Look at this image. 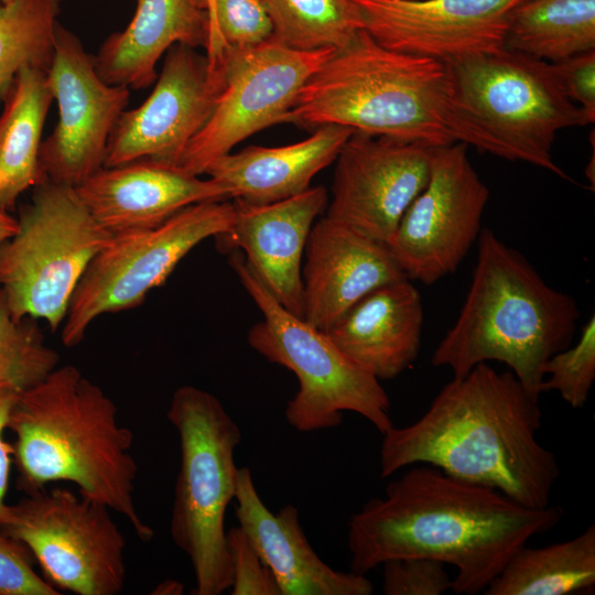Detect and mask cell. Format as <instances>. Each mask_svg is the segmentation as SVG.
<instances>
[{
	"mask_svg": "<svg viewBox=\"0 0 595 595\" xmlns=\"http://www.w3.org/2000/svg\"><path fill=\"white\" fill-rule=\"evenodd\" d=\"M226 545L231 566V595H281L272 572L239 526L226 531Z\"/></svg>",
	"mask_w": 595,
	"mask_h": 595,
	"instance_id": "cell-34",
	"label": "cell"
},
{
	"mask_svg": "<svg viewBox=\"0 0 595 595\" xmlns=\"http://www.w3.org/2000/svg\"><path fill=\"white\" fill-rule=\"evenodd\" d=\"M61 0L0 1V104L23 68L47 72Z\"/></svg>",
	"mask_w": 595,
	"mask_h": 595,
	"instance_id": "cell-28",
	"label": "cell"
},
{
	"mask_svg": "<svg viewBox=\"0 0 595 595\" xmlns=\"http://www.w3.org/2000/svg\"><path fill=\"white\" fill-rule=\"evenodd\" d=\"M541 390L558 391L572 408H583L595 380V316L572 347L555 353L544 366Z\"/></svg>",
	"mask_w": 595,
	"mask_h": 595,
	"instance_id": "cell-31",
	"label": "cell"
},
{
	"mask_svg": "<svg viewBox=\"0 0 595 595\" xmlns=\"http://www.w3.org/2000/svg\"><path fill=\"white\" fill-rule=\"evenodd\" d=\"M54 101L46 72L23 68L0 115V210L9 213L22 193L44 181L40 148L44 122Z\"/></svg>",
	"mask_w": 595,
	"mask_h": 595,
	"instance_id": "cell-25",
	"label": "cell"
},
{
	"mask_svg": "<svg viewBox=\"0 0 595 595\" xmlns=\"http://www.w3.org/2000/svg\"><path fill=\"white\" fill-rule=\"evenodd\" d=\"M229 263L262 314L248 332L249 345L269 361L291 370L299 390L288 402L285 419L299 432L340 424L344 411L367 419L381 434L392 426L390 400L379 380L329 338L281 305L235 251Z\"/></svg>",
	"mask_w": 595,
	"mask_h": 595,
	"instance_id": "cell-8",
	"label": "cell"
},
{
	"mask_svg": "<svg viewBox=\"0 0 595 595\" xmlns=\"http://www.w3.org/2000/svg\"><path fill=\"white\" fill-rule=\"evenodd\" d=\"M541 419L539 400L511 371L480 363L446 383L415 422L382 434L380 476L428 464L545 508L560 466L538 441Z\"/></svg>",
	"mask_w": 595,
	"mask_h": 595,
	"instance_id": "cell-2",
	"label": "cell"
},
{
	"mask_svg": "<svg viewBox=\"0 0 595 595\" xmlns=\"http://www.w3.org/2000/svg\"><path fill=\"white\" fill-rule=\"evenodd\" d=\"M560 506L529 508L497 489L423 464L391 480L348 521L350 571L366 574L399 558H426L456 569L455 594L488 587L508 560L562 519Z\"/></svg>",
	"mask_w": 595,
	"mask_h": 595,
	"instance_id": "cell-1",
	"label": "cell"
},
{
	"mask_svg": "<svg viewBox=\"0 0 595 595\" xmlns=\"http://www.w3.org/2000/svg\"><path fill=\"white\" fill-rule=\"evenodd\" d=\"M74 188L112 235L158 226L194 204L230 199L219 182L152 160L104 166Z\"/></svg>",
	"mask_w": 595,
	"mask_h": 595,
	"instance_id": "cell-20",
	"label": "cell"
},
{
	"mask_svg": "<svg viewBox=\"0 0 595 595\" xmlns=\"http://www.w3.org/2000/svg\"><path fill=\"white\" fill-rule=\"evenodd\" d=\"M423 320L421 295L403 279L366 294L326 333L354 363L378 380H389L416 359Z\"/></svg>",
	"mask_w": 595,
	"mask_h": 595,
	"instance_id": "cell-22",
	"label": "cell"
},
{
	"mask_svg": "<svg viewBox=\"0 0 595 595\" xmlns=\"http://www.w3.org/2000/svg\"><path fill=\"white\" fill-rule=\"evenodd\" d=\"M444 63L398 52L365 29L334 48L301 88L285 123L340 126L429 147L453 143Z\"/></svg>",
	"mask_w": 595,
	"mask_h": 595,
	"instance_id": "cell-5",
	"label": "cell"
},
{
	"mask_svg": "<svg viewBox=\"0 0 595 595\" xmlns=\"http://www.w3.org/2000/svg\"><path fill=\"white\" fill-rule=\"evenodd\" d=\"M595 586V526L567 541L520 548L486 595H567Z\"/></svg>",
	"mask_w": 595,
	"mask_h": 595,
	"instance_id": "cell-26",
	"label": "cell"
},
{
	"mask_svg": "<svg viewBox=\"0 0 595 595\" xmlns=\"http://www.w3.org/2000/svg\"><path fill=\"white\" fill-rule=\"evenodd\" d=\"M354 132L324 126L291 144L244 148L216 159L205 174L223 184L230 199L250 204L282 201L306 191L313 177L335 162Z\"/></svg>",
	"mask_w": 595,
	"mask_h": 595,
	"instance_id": "cell-24",
	"label": "cell"
},
{
	"mask_svg": "<svg viewBox=\"0 0 595 595\" xmlns=\"http://www.w3.org/2000/svg\"><path fill=\"white\" fill-rule=\"evenodd\" d=\"M566 96L595 120V50L552 63Z\"/></svg>",
	"mask_w": 595,
	"mask_h": 595,
	"instance_id": "cell-36",
	"label": "cell"
},
{
	"mask_svg": "<svg viewBox=\"0 0 595 595\" xmlns=\"http://www.w3.org/2000/svg\"><path fill=\"white\" fill-rule=\"evenodd\" d=\"M221 87L223 68L215 73L196 48L173 45L149 97L119 117L104 166L139 160L174 165L209 118Z\"/></svg>",
	"mask_w": 595,
	"mask_h": 595,
	"instance_id": "cell-16",
	"label": "cell"
},
{
	"mask_svg": "<svg viewBox=\"0 0 595 595\" xmlns=\"http://www.w3.org/2000/svg\"><path fill=\"white\" fill-rule=\"evenodd\" d=\"M272 37L298 51L337 48L359 30L364 19L353 0H264Z\"/></svg>",
	"mask_w": 595,
	"mask_h": 595,
	"instance_id": "cell-29",
	"label": "cell"
},
{
	"mask_svg": "<svg viewBox=\"0 0 595 595\" xmlns=\"http://www.w3.org/2000/svg\"><path fill=\"white\" fill-rule=\"evenodd\" d=\"M364 29L381 45L442 63L505 47L520 0H353Z\"/></svg>",
	"mask_w": 595,
	"mask_h": 595,
	"instance_id": "cell-17",
	"label": "cell"
},
{
	"mask_svg": "<svg viewBox=\"0 0 595 595\" xmlns=\"http://www.w3.org/2000/svg\"><path fill=\"white\" fill-rule=\"evenodd\" d=\"M18 229L17 218L9 213L0 210V246L14 235Z\"/></svg>",
	"mask_w": 595,
	"mask_h": 595,
	"instance_id": "cell-39",
	"label": "cell"
},
{
	"mask_svg": "<svg viewBox=\"0 0 595 595\" xmlns=\"http://www.w3.org/2000/svg\"><path fill=\"white\" fill-rule=\"evenodd\" d=\"M201 2L208 14V21H209V32H208V41L205 47L206 50L205 56L208 61L210 69L218 71L223 65V61L218 54L217 44H216L215 0H201Z\"/></svg>",
	"mask_w": 595,
	"mask_h": 595,
	"instance_id": "cell-38",
	"label": "cell"
},
{
	"mask_svg": "<svg viewBox=\"0 0 595 595\" xmlns=\"http://www.w3.org/2000/svg\"><path fill=\"white\" fill-rule=\"evenodd\" d=\"M232 202L191 205L162 224L113 235L76 286L62 324V342L78 345L100 315L140 305L198 244L229 231Z\"/></svg>",
	"mask_w": 595,
	"mask_h": 595,
	"instance_id": "cell-10",
	"label": "cell"
},
{
	"mask_svg": "<svg viewBox=\"0 0 595 595\" xmlns=\"http://www.w3.org/2000/svg\"><path fill=\"white\" fill-rule=\"evenodd\" d=\"M7 430L15 436L20 490L30 495L53 482L73 483L82 496L122 515L142 541L154 537L134 505L132 431L119 423L111 398L77 367L57 366L20 392Z\"/></svg>",
	"mask_w": 595,
	"mask_h": 595,
	"instance_id": "cell-3",
	"label": "cell"
},
{
	"mask_svg": "<svg viewBox=\"0 0 595 595\" xmlns=\"http://www.w3.org/2000/svg\"><path fill=\"white\" fill-rule=\"evenodd\" d=\"M386 595H440L452 591L446 565L426 558L391 559L381 564Z\"/></svg>",
	"mask_w": 595,
	"mask_h": 595,
	"instance_id": "cell-33",
	"label": "cell"
},
{
	"mask_svg": "<svg viewBox=\"0 0 595 595\" xmlns=\"http://www.w3.org/2000/svg\"><path fill=\"white\" fill-rule=\"evenodd\" d=\"M18 229L0 246V293L17 320L64 322L84 272L112 234L74 187L44 180L19 210Z\"/></svg>",
	"mask_w": 595,
	"mask_h": 595,
	"instance_id": "cell-9",
	"label": "cell"
},
{
	"mask_svg": "<svg viewBox=\"0 0 595 595\" xmlns=\"http://www.w3.org/2000/svg\"><path fill=\"white\" fill-rule=\"evenodd\" d=\"M0 1H2V2H9V1H12V0H0Z\"/></svg>",
	"mask_w": 595,
	"mask_h": 595,
	"instance_id": "cell-41",
	"label": "cell"
},
{
	"mask_svg": "<svg viewBox=\"0 0 595 595\" xmlns=\"http://www.w3.org/2000/svg\"><path fill=\"white\" fill-rule=\"evenodd\" d=\"M21 391L14 388L0 390V521L8 504L6 495L9 486L10 467L13 463V446L4 439V431L12 405Z\"/></svg>",
	"mask_w": 595,
	"mask_h": 595,
	"instance_id": "cell-37",
	"label": "cell"
},
{
	"mask_svg": "<svg viewBox=\"0 0 595 595\" xmlns=\"http://www.w3.org/2000/svg\"><path fill=\"white\" fill-rule=\"evenodd\" d=\"M445 66L446 127L454 142L571 180L552 147L560 131L588 121L552 63L502 47Z\"/></svg>",
	"mask_w": 595,
	"mask_h": 595,
	"instance_id": "cell-6",
	"label": "cell"
},
{
	"mask_svg": "<svg viewBox=\"0 0 595 595\" xmlns=\"http://www.w3.org/2000/svg\"><path fill=\"white\" fill-rule=\"evenodd\" d=\"M262 1H264V0H262Z\"/></svg>",
	"mask_w": 595,
	"mask_h": 595,
	"instance_id": "cell-42",
	"label": "cell"
},
{
	"mask_svg": "<svg viewBox=\"0 0 595 595\" xmlns=\"http://www.w3.org/2000/svg\"><path fill=\"white\" fill-rule=\"evenodd\" d=\"M578 316L571 295L550 286L520 252L483 229L465 302L431 364L462 377L480 363H504L539 400L544 366L570 346Z\"/></svg>",
	"mask_w": 595,
	"mask_h": 595,
	"instance_id": "cell-4",
	"label": "cell"
},
{
	"mask_svg": "<svg viewBox=\"0 0 595 595\" xmlns=\"http://www.w3.org/2000/svg\"><path fill=\"white\" fill-rule=\"evenodd\" d=\"M166 416L177 432L181 453L171 538L190 559L192 593L220 595L231 585L224 522L236 491L235 451L241 432L214 394L194 386L174 391Z\"/></svg>",
	"mask_w": 595,
	"mask_h": 595,
	"instance_id": "cell-7",
	"label": "cell"
},
{
	"mask_svg": "<svg viewBox=\"0 0 595 595\" xmlns=\"http://www.w3.org/2000/svg\"><path fill=\"white\" fill-rule=\"evenodd\" d=\"M488 198L467 145L432 147L428 183L387 245L408 279L432 284L454 272L479 237Z\"/></svg>",
	"mask_w": 595,
	"mask_h": 595,
	"instance_id": "cell-13",
	"label": "cell"
},
{
	"mask_svg": "<svg viewBox=\"0 0 595 595\" xmlns=\"http://www.w3.org/2000/svg\"><path fill=\"white\" fill-rule=\"evenodd\" d=\"M215 34L218 54L228 48L259 45L273 35L271 18L262 0H215Z\"/></svg>",
	"mask_w": 595,
	"mask_h": 595,
	"instance_id": "cell-32",
	"label": "cell"
},
{
	"mask_svg": "<svg viewBox=\"0 0 595 595\" xmlns=\"http://www.w3.org/2000/svg\"><path fill=\"white\" fill-rule=\"evenodd\" d=\"M505 47L549 63L595 50V0H520Z\"/></svg>",
	"mask_w": 595,
	"mask_h": 595,
	"instance_id": "cell-27",
	"label": "cell"
},
{
	"mask_svg": "<svg viewBox=\"0 0 595 595\" xmlns=\"http://www.w3.org/2000/svg\"><path fill=\"white\" fill-rule=\"evenodd\" d=\"M431 148L355 131L335 160L325 216L388 245L428 183Z\"/></svg>",
	"mask_w": 595,
	"mask_h": 595,
	"instance_id": "cell-15",
	"label": "cell"
},
{
	"mask_svg": "<svg viewBox=\"0 0 595 595\" xmlns=\"http://www.w3.org/2000/svg\"><path fill=\"white\" fill-rule=\"evenodd\" d=\"M208 32L201 0H137L129 24L104 41L94 64L106 83L142 89L154 83L156 64L173 45L205 48Z\"/></svg>",
	"mask_w": 595,
	"mask_h": 595,
	"instance_id": "cell-23",
	"label": "cell"
},
{
	"mask_svg": "<svg viewBox=\"0 0 595 595\" xmlns=\"http://www.w3.org/2000/svg\"><path fill=\"white\" fill-rule=\"evenodd\" d=\"M30 550L0 531V595H60L33 569Z\"/></svg>",
	"mask_w": 595,
	"mask_h": 595,
	"instance_id": "cell-35",
	"label": "cell"
},
{
	"mask_svg": "<svg viewBox=\"0 0 595 595\" xmlns=\"http://www.w3.org/2000/svg\"><path fill=\"white\" fill-rule=\"evenodd\" d=\"M60 355L45 344L36 320L12 316L0 293V390L24 391L58 366Z\"/></svg>",
	"mask_w": 595,
	"mask_h": 595,
	"instance_id": "cell-30",
	"label": "cell"
},
{
	"mask_svg": "<svg viewBox=\"0 0 595 595\" xmlns=\"http://www.w3.org/2000/svg\"><path fill=\"white\" fill-rule=\"evenodd\" d=\"M333 50L298 51L273 37L252 47L228 48L214 109L174 165L205 174L251 134L283 123L303 85Z\"/></svg>",
	"mask_w": 595,
	"mask_h": 595,
	"instance_id": "cell-12",
	"label": "cell"
},
{
	"mask_svg": "<svg viewBox=\"0 0 595 595\" xmlns=\"http://www.w3.org/2000/svg\"><path fill=\"white\" fill-rule=\"evenodd\" d=\"M234 500L239 527L272 572L281 595L372 594L365 574L336 571L317 555L293 505L277 512L267 508L248 467L238 469Z\"/></svg>",
	"mask_w": 595,
	"mask_h": 595,
	"instance_id": "cell-21",
	"label": "cell"
},
{
	"mask_svg": "<svg viewBox=\"0 0 595 595\" xmlns=\"http://www.w3.org/2000/svg\"><path fill=\"white\" fill-rule=\"evenodd\" d=\"M183 593L184 584L176 580H164L151 592L153 595H181Z\"/></svg>",
	"mask_w": 595,
	"mask_h": 595,
	"instance_id": "cell-40",
	"label": "cell"
},
{
	"mask_svg": "<svg viewBox=\"0 0 595 595\" xmlns=\"http://www.w3.org/2000/svg\"><path fill=\"white\" fill-rule=\"evenodd\" d=\"M303 257V320L324 332L369 292L408 279L386 244L327 216L314 223Z\"/></svg>",
	"mask_w": 595,
	"mask_h": 595,
	"instance_id": "cell-18",
	"label": "cell"
},
{
	"mask_svg": "<svg viewBox=\"0 0 595 595\" xmlns=\"http://www.w3.org/2000/svg\"><path fill=\"white\" fill-rule=\"evenodd\" d=\"M232 204L234 223L228 232L217 238L241 249L247 264L274 299L303 318V256L310 231L327 207L326 188L310 186L298 195L268 204L240 199Z\"/></svg>",
	"mask_w": 595,
	"mask_h": 595,
	"instance_id": "cell-19",
	"label": "cell"
},
{
	"mask_svg": "<svg viewBox=\"0 0 595 595\" xmlns=\"http://www.w3.org/2000/svg\"><path fill=\"white\" fill-rule=\"evenodd\" d=\"M46 80L58 120L41 143V171L44 180L76 187L104 167L111 131L129 104L130 89L102 80L80 40L60 23Z\"/></svg>",
	"mask_w": 595,
	"mask_h": 595,
	"instance_id": "cell-14",
	"label": "cell"
},
{
	"mask_svg": "<svg viewBox=\"0 0 595 595\" xmlns=\"http://www.w3.org/2000/svg\"><path fill=\"white\" fill-rule=\"evenodd\" d=\"M109 511L69 489H43L7 505L0 531L30 550L58 591L117 595L126 582V541Z\"/></svg>",
	"mask_w": 595,
	"mask_h": 595,
	"instance_id": "cell-11",
	"label": "cell"
}]
</instances>
